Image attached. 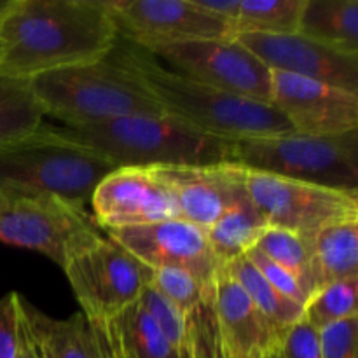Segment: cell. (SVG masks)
<instances>
[{
	"label": "cell",
	"mask_w": 358,
	"mask_h": 358,
	"mask_svg": "<svg viewBox=\"0 0 358 358\" xmlns=\"http://www.w3.org/2000/svg\"><path fill=\"white\" fill-rule=\"evenodd\" d=\"M194 7H198L203 13L210 14V16L222 20L233 27L234 20L240 10L241 0H191Z\"/></svg>",
	"instance_id": "obj_34"
},
{
	"label": "cell",
	"mask_w": 358,
	"mask_h": 358,
	"mask_svg": "<svg viewBox=\"0 0 358 358\" xmlns=\"http://www.w3.org/2000/svg\"><path fill=\"white\" fill-rule=\"evenodd\" d=\"M136 77L164 114L212 136L243 142L292 133V126L273 105L203 84L166 69L152 52L119 37L110 55Z\"/></svg>",
	"instance_id": "obj_2"
},
{
	"label": "cell",
	"mask_w": 358,
	"mask_h": 358,
	"mask_svg": "<svg viewBox=\"0 0 358 358\" xmlns=\"http://www.w3.org/2000/svg\"><path fill=\"white\" fill-rule=\"evenodd\" d=\"M177 201L182 220L206 231L245 191L241 164H199V166L150 168Z\"/></svg>",
	"instance_id": "obj_16"
},
{
	"label": "cell",
	"mask_w": 358,
	"mask_h": 358,
	"mask_svg": "<svg viewBox=\"0 0 358 358\" xmlns=\"http://www.w3.org/2000/svg\"><path fill=\"white\" fill-rule=\"evenodd\" d=\"M90 203L94 222L105 231L180 219L173 194L150 168H115L96 185Z\"/></svg>",
	"instance_id": "obj_14"
},
{
	"label": "cell",
	"mask_w": 358,
	"mask_h": 358,
	"mask_svg": "<svg viewBox=\"0 0 358 358\" xmlns=\"http://www.w3.org/2000/svg\"><path fill=\"white\" fill-rule=\"evenodd\" d=\"M245 187L266 226L290 231L311 243L325 227L358 220V192L250 170L245 173Z\"/></svg>",
	"instance_id": "obj_8"
},
{
	"label": "cell",
	"mask_w": 358,
	"mask_h": 358,
	"mask_svg": "<svg viewBox=\"0 0 358 358\" xmlns=\"http://www.w3.org/2000/svg\"><path fill=\"white\" fill-rule=\"evenodd\" d=\"M222 266L227 275L245 290L248 299L257 308L259 313L264 317V320L268 322L269 327L278 338L283 332L289 331L292 325L303 320L304 308L292 303L285 296H282L278 290L273 289L268 280L248 261L247 255L233 259Z\"/></svg>",
	"instance_id": "obj_22"
},
{
	"label": "cell",
	"mask_w": 358,
	"mask_h": 358,
	"mask_svg": "<svg viewBox=\"0 0 358 358\" xmlns=\"http://www.w3.org/2000/svg\"><path fill=\"white\" fill-rule=\"evenodd\" d=\"M124 358H178L140 301L110 320Z\"/></svg>",
	"instance_id": "obj_24"
},
{
	"label": "cell",
	"mask_w": 358,
	"mask_h": 358,
	"mask_svg": "<svg viewBox=\"0 0 358 358\" xmlns=\"http://www.w3.org/2000/svg\"><path fill=\"white\" fill-rule=\"evenodd\" d=\"M178 358H189V355H187V353H184V355H180Z\"/></svg>",
	"instance_id": "obj_38"
},
{
	"label": "cell",
	"mask_w": 358,
	"mask_h": 358,
	"mask_svg": "<svg viewBox=\"0 0 358 358\" xmlns=\"http://www.w3.org/2000/svg\"><path fill=\"white\" fill-rule=\"evenodd\" d=\"M357 294L358 278L329 283L310 297L304 306L303 318L311 327L320 332L329 325H334L346 318L358 317Z\"/></svg>",
	"instance_id": "obj_27"
},
{
	"label": "cell",
	"mask_w": 358,
	"mask_h": 358,
	"mask_svg": "<svg viewBox=\"0 0 358 358\" xmlns=\"http://www.w3.org/2000/svg\"><path fill=\"white\" fill-rule=\"evenodd\" d=\"M215 313L222 358H262L275 348L273 332L245 290L227 275L224 266L213 278Z\"/></svg>",
	"instance_id": "obj_17"
},
{
	"label": "cell",
	"mask_w": 358,
	"mask_h": 358,
	"mask_svg": "<svg viewBox=\"0 0 358 358\" xmlns=\"http://www.w3.org/2000/svg\"><path fill=\"white\" fill-rule=\"evenodd\" d=\"M271 105L301 135L332 136L358 129V94L320 80L271 72Z\"/></svg>",
	"instance_id": "obj_12"
},
{
	"label": "cell",
	"mask_w": 358,
	"mask_h": 358,
	"mask_svg": "<svg viewBox=\"0 0 358 358\" xmlns=\"http://www.w3.org/2000/svg\"><path fill=\"white\" fill-rule=\"evenodd\" d=\"M317 292L329 283L358 278V220L325 227L311 245Z\"/></svg>",
	"instance_id": "obj_21"
},
{
	"label": "cell",
	"mask_w": 358,
	"mask_h": 358,
	"mask_svg": "<svg viewBox=\"0 0 358 358\" xmlns=\"http://www.w3.org/2000/svg\"><path fill=\"white\" fill-rule=\"evenodd\" d=\"M42 119L44 110L28 80L0 77V147L37 131Z\"/></svg>",
	"instance_id": "obj_23"
},
{
	"label": "cell",
	"mask_w": 358,
	"mask_h": 358,
	"mask_svg": "<svg viewBox=\"0 0 358 358\" xmlns=\"http://www.w3.org/2000/svg\"><path fill=\"white\" fill-rule=\"evenodd\" d=\"M44 115L69 128L98 124L129 115L164 114L133 73L107 56L28 79Z\"/></svg>",
	"instance_id": "obj_4"
},
{
	"label": "cell",
	"mask_w": 358,
	"mask_h": 358,
	"mask_svg": "<svg viewBox=\"0 0 358 358\" xmlns=\"http://www.w3.org/2000/svg\"><path fill=\"white\" fill-rule=\"evenodd\" d=\"M358 317L346 318L320 331L322 358H358Z\"/></svg>",
	"instance_id": "obj_33"
},
{
	"label": "cell",
	"mask_w": 358,
	"mask_h": 358,
	"mask_svg": "<svg viewBox=\"0 0 358 358\" xmlns=\"http://www.w3.org/2000/svg\"><path fill=\"white\" fill-rule=\"evenodd\" d=\"M269 358H322L320 332L303 318L280 336Z\"/></svg>",
	"instance_id": "obj_30"
},
{
	"label": "cell",
	"mask_w": 358,
	"mask_h": 358,
	"mask_svg": "<svg viewBox=\"0 0 358 358\" xmlns=\"http://www.w3.org/2000/svg\"><path fill=\"white\" fill-rule=\"evenodd\" d=\"M304 0H241L234 34L289 35L299 31Z\"/></svg>",
	"instance_id": "obj_25"
},
{
	"label": "cell",
	"mask_w": 358,
	"mask_h": 358,
	"mask_svg": "<svg viewBox=\"0 0 358 358\" xmlns=\"http://www.w3.org/2000/svg\"><path fill=\"white\" fill-rule=\"evenodd\" d=\"M117 38L108 0H13L0 24V77L28 80L98 62Z\"/></svg>",
	"instance_id": "obj_1"
},
{
	"label": "cell",
	"mask_w": 358,
	"mask_h": 358,
	"mask_svg": "<svg viewBox=\"0 0 358 358\" xmlns=\"http://www.w3.org/2000/svg\"><path fill=\"white\" fill-rule=\"evenodd\" d=\"M112 170L115 166L103 156L72 140L63 129L44 124L0 147V191L56 196L84 206Z\"/></svg>",
	"instance_id": "obj_5"
},
{
	"label": "cell",
	"mask_w": 358,
	"mask_h": 358,
	"mask_svg": "<svg viewBox=\"0 0 358 358\" xmlns=\"http://www.w3.org/2000/svg\"><path fill=\"white\" fill-rule=\"evenodd\" d=\"M17 358H38L37 348H35L34 339H31L30 332H28L27 324H24V318L23 322H21V343H20V355H17Z\"/></svg>",
	"instance_id": "obj_36"
},
{
	"label": "cell",
	"mask_w": 358,
	"mask_h": 358,
	"mask_svg": "<svg viewBox=\"0 0 358 358\" xmlns=\"http://www.w3.org/2000/svg\"><path fill=\"white\" fill-rule=\"evenodd\" d=\"M107 236L147 268L184 269L203 283H212L222 266L210 248L205 231L187 220L170 219L147 226L107 229Z\"/></svg>",
	"instance_id": "obj_13"
},
{
	"label": "cell",
	"mask_w": 358,
	"mask_h": 358,
	"mask_svg": "<svg viewBox=\"0 0 358 358\" xmlns=\"http://www.w3.org/2000/svg\"><path fill=\"white\" fill-rule=\"evenodd\" d=\"M299 34L343 55L358 56V0H304Z\"/></svg>",
	"instance_id": "obj_19"
},
{
	"label": "cell",
	"mask_w": 358,
	"mask_h": 358,
	"mask_svg": "<svg viewBox=\"0 0 358 358\" xmlns=\"http://www.w3.org/2000/svg\"><path fill=\"white\" fill-rule=\"evenodd\" d=\"M266 227L268 226L264 219L245 187L233 205L205 231V234L215 257L220 264H226L254 248Z\"/></svg>",
	"instance_id": "obj_20"
},
{
	"label": "cell",
	"mask_w": 358,
	"mask_h": 358,
	"mask_svg": "<svg viewBox=\"0 0 358 358\" xmlns=\"http://www.w3.org/2000/svg\"><path fill=\"white\" fill-rule=\"evenodd\" d=\"M63 133L93 149L115 168L236 163V142L199 131L168 114L129 115L65 128Z\"/></svg>",
	"instance_id": "obj_3"
},
{
	"label": "cell",
	"mask_w": 358,
	"mask_h": 358,
	"mask_svg": "<svg viewBox=\"0 0 358 358\" xmlns=\"http://www.w3.org/2000/svg\"><path fill=\"white\" fill-rule=\"evenodd\" d=\"M245 255H247L248 261L257 268V271L268 280V283L273 289L278 290L282 296H285L287 299H290L292 303L299 304V306L303 308L306 306V303L310 301V296H308L306 290L301 287V283L297 282L296 276L290 275L287 269H283L282 266L273 262L271 259H268L264 254L255 250V248H250Z\"/></svg>",
	"instance_id": "obj_31"
},
{
	"label": "cell",
	"mask_w": 358,
	"mask_h": 358,
	"mask_svg": "<svg viewBox=\"0 0 358 358\" xmlns=\"http://www.w3.org/2000/svg\"><path fill=\"white\" fill-rule=\"evenodd\" d=\"M91 324H93V322H91ZM93 325H94V332H96L101 358H124L121 345H119L117 334H115L110 322H107V324H93Z\"/></svg>",
	"instance_id": "obj_35"
},
{
	"label": "cell",
	"mask_w": 358,
	"mask_h": 358,
	"mask_svg": "<svg viewBox=\"0 0 358 358\" xmlns=\"http://www.w3.org/2000/svg\"><path fill=\"white\" fill-rule=\"evenodd\" d=\"M10 6H13V0H0V24H2L3 16L7 14V10H9Z\"/></svg>",
	"instance_id": "obj_37"
},
{
	"label": "cell",
	"mask_w": 358,
	"mask_h": 358,
	"mask_svg": "<svg viewBox=\"0 0 358 358\" xmlns=\"http://www.w3.org/2000/svg\"><path fill=\"white\" fill-rule=\"evenodd\" d=\"M24 324L38 358H101L94 325L83 313L59 320L21 299Z\"/></svg>",
	"instance_id": "obj_18"
},
{
	"label": "cell",
	"mask_w": 358,
	"mask_h": 358,
	"mask_svg": "<svg viewBox=\"0 0 358 358\" xmlns=\"http://www.w3.org/2000/svg\"><path fill=\"white\" fill-rule=\"evenodd\" d=\"M119 37L145 51L198 41L233 38L229 23L203 13L191 0H108Z\"/></svg>",
	"instance_id": "obj_10"
},
{
	"label": "cell",
	"mask_w": 358,
	"mask_h": 358,
	"mask_svg": "<svg viewBox=\"0 0 358 358\" xmlns=\"http://www.w3.org/2000/svg\"><path fill=\"white\" fill-rule=\"evenodd\" d=\"M236 163L259 173L358 192V129L332 136L292 131L243 140L236 142Z\"/></svg>",
	"instance_id": "obj_6"
},
{
	"label": "cell",
	"mask_w": 358,
	"mask_h": 358,
	"mask_svg": "<svg viewBox=\"0 0 358 358\" xmlns=\"http://www.w3.org/2000/svg\"><path fill=\"white\" fill-rule=\"evenodd\" d=\"M212 283H203L191 273L177 268L152 269L150 276V285L184 315L201 303Z\"/></svg>",
	"instance_id": "obj_28"
},
{
	"label": "cell",
	"mask_w": 358,
	"mask_h": 358,
	"mask_svg": "<svg viewBox=\"0 0 358 358\" xmlns=\"http://www.w3.org/2000/svg\"><path fill=\"white\" fill-rule=\"evenodd\" d=\"M234 38L271 72L320 80L358 94V56L325 48L299 31L289 35L234 34Z\"/></svg>",
	"instance_id": "obj_15"
},
{
	"label": "cell",
	"mask_w": 358,
	"mask_h": 358,
	"mask_svg": "<svg viewBox=\"0 0 358 358\" xmlns=\"http://www.w3.org/2000/svg\"><path fill=\"white\" fill-rule=\"evenodd\" d=\"M63 273L80 313L93 324H107L136 303L152 276V269L110 238H100L73 255Z\"/></svg>",
	"instance_id": "obj_9"
},
{
	"label": "cell",
	"mask_w": 358,
	"mask_h": 358,
	"mask_svg": "<svg viewBox=\"0 0 358 358\" xmlns=\"http://www.w3.org/2000/svg\"><path fill=\"white\" fill-rule=\"evenodd\" d=\"M175 72L203 84L271 105V70L236 38L166 45L152 51Z\"/></svg>",
	"instance_id": "obj_11"
},
{
	"label": "cell",
	"mask_w": 358,
	"mask_h": 358,
	"mask_svg": "<svg viewBox=\"0 0 358 358\" xmlns=\"http://www.w3.org/2000/svg\"><path fill=\"white\" fill-rule=\"evenodd\" d=\"M21 297L7 292L0 299V358H17L21 343Z\"/></svg>",
	"instance_id": "obj_32"
},
{
	"label": "cell",
	"mask_w": 358,
	"mask_h": 358,
	"mask_svg": "<svg viewBox=\"0 0 358 358\" xmlns=\"http://www.w3.org/2000/svg\"><path fill=\"white\" fill-rule=\"evenodd\" d=\"M311 241L303 240L290 231L266 227L264 233L255 243V250L264 254L283 269L296 276L308 296L317 292V282L313 273V254H311Z\"/></svg>",
	"instance_id": "obj_26"
},
{
	"label": "cell",
	"mask_w": 358,
	"mask_h": 358,
	"mask_svg": "<svg viewBox=\"0 0 358 358\" xmlns=\"http://www.w3.org/2000/svg\"><path fill=\"white\" fill-rule=\"evenodd\" d=\"M138 301L143 310L156 322V325L163 332L171 348L178 355L187 353L185 352V315L175 304H171L166 297L161 296L150 283L142 290Z\"/></svg>",
	"instance_id": "obj_29"
},
{
	"label": "cell",
	"mask_w": 358,
	"mask_h": 358,
	"mask_svg": "<svg viewBox=\"0 0 358 358\" xmlns=\"http://www.w3.org/2000/svg\"><path fill=\"white\" fill-rule=\"evenodd\" d=\"M262 358H269V355L268 357H262Z\"/></svg>",
	"instance_id": "obj_39"
},
{
	"label": "cell",
	"mask_w": 358,
	"mask_h": 358,
	"mask_svg": "<svg viewBox=\"0 0 358 358\" xmlns=\"http://www.w3.org/2000/svg\"><path fill=\"white\" fill-rule=\"evenodd\" d=\"M103 238L84 210L56 196L0 191V241L28 248L65 268L66 262Z\"/></svg>",
	"instance_id": "obj_7"
}]
</instances>
